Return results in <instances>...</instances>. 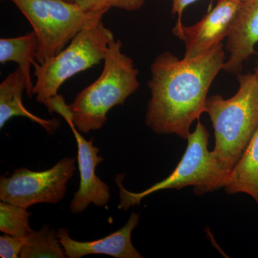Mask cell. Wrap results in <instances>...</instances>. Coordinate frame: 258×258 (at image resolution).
<instances>
[{
  "instance_id": "14",
  "label": "cell",
  "mask_w": 258,
  "mask_h": 258,
  "mask_svg": "<svg viewBox=\"0 0 258 258\" xmlns=\"http://www.w3.org/2000/svg\"><path fill=\"white\" fill-rule=\"evenodd\" d=\"M38 41L35 32L22 36L0 39V63L15 62L23 71L26 81V93L30 98L33 96L34 85L30 74L31 66L36 60Z\"/></svg>"
},
{
  "instance_id": "19",
  "label": "cell",
  "mask_w": 258,
  "mask_h": 258,
  "mask_svg": "<svg viewBox=\"0 0 258 258\" xmlns=\"http://www.w3.org/2000/svg\"><path fill=\"white\" fill-rule=\"evenodd\" d=\"M172 2L171 14L177 15V20L175 26L173 28L172 32H176L182 28V15L184 10L190 5L196 3L198 0H171Z\"/></svg>"
},
{
  "instance_id": "3",
  "label": "cell",
  "mask_w": 258,
  "mask_h": 258,
  "mask_svg": "<svg viewBox=\"0 0 258 258\" xmlns=\"http://www.w3.org/2000/svg\"><path fill=\"white\" fill-rule=\"evenodd\" d=\"M237 79L239 88L233 96L225 99L214 95L206 101L205 112L215 134L212 152L227 178L258 127V76L239 74Z\"/></svg>"
},
{
  "instance_id": "10",
  "label": "cell",
  "mask_w": 258,
  "mask_h": 258,
  "mask_svg": "<svg viewBox=\"0 0 258 258\" xmlns=\"http://www.w3.org/2000/svg\"><path fill=\"white\" fill-rule=\"evenodd\" d=\"M139 214L132 212L128 222L119 230L100 240L80 242L70 237L69 230L59 228L58 237L67 257L81 258L88 254H106L115 258L144 257L132 242V232L138 225Z\"/></svg>"
},
{
  "instance_id": "15",
  "label": "cell",
  "mask_w": 258,
  "mask_h": 258,
  "mask_svg": "<svg viewBox=\"0 0 258 258\" xmlns=\"http://www.w3.org/2000/svg\"><path fill=\"white\" fill-rule=\"evenodd\" d=\"M20 258L67 257L60 243L58 232L49 226L40 230H32L24 237V245Z\"/></svg>"
},
{
  "instance_id": "17",
  "label": "cell",
  "mask_w": 258,
  "mask_h": 258,
  "mask_svg": "<svg viewBox=\"0 0 258 258\" xmlns=\"http://www.w3.org/2000/svg\"><path fill=\"white\" fill-rule=\"evenodd\" d=\"M83 11L106 13L111 8L135 11L143 6L145 0H73Z\"/></svg>"
},
{
  "instance_id": "23",
  "label": "cell",
  "mask_w": 258,
  "mask_h": 258,
  "mask_svg": "<svg viewBox=\"0 0 258 258\" xmlns=\"http://www.w3.org/2000/svg\"><path fill=\"white\" fill-rule=\"evenodd\" d=\"M164 1H167V0H164Z\"/></svg>"
},
{
  "instance_id": "18",
  "label": "cell",
  "mask_w": 258,
  "mask_h": 258,
  "mask_svg": "<svg viewBox=\"0 0 258 258\" xmlns=\"http://www.w3.org/2000/svg\"><path fill=\"white\" fill-rule=\"evenodd\" d=\"M24 245V238L5 234L0 236V257H20Z\"/></svg>"
},
{
  "instance_id": "9",
  "label": "cell",
  "mask_w": 258,
  "mask_h": 258,
  "mask_svg": "<svg viewBox=\"0 0 258 258\" xmlns=\"http://www.w3.org/2000/svg\"><path fill=\"white\" fill-rule=\"evenodd\" d=\"M74 134L78 147V163L80 172L79 189L75 193L70 205L72 213L79 214L87 209L91 204L97 207L108 205L111 198L108 185L96 175L97 166L103 161L98 156L99 149L93 145V139L86 140L80 134L72 120L66 119Z\"/></svg>"
},
{
  "instance_id": "7",
  "label": "cell",
  "mask_w": 258,
  "mask_h": 258,
  "mask_svg": "<svg viewBox=\"0 0 258 258\" xmlns=\"http://www.w3.org/2000/svg\"><path fill=\"white\" fill-rule=\"evenodd\" d=\"M76 159L64 157L47 170L16 169L0 178V200L25 209L37 204H57L67 192L76 170Z\"/></svg>"
},
{
  "instance_id": "5",
  "label": "cell",
  "mask_w": 258,
  "mask_h": 258,
  "mask_svg": "<svg viewBox=\"0 0 258 258\" xmlns=\"http://www.w3.org/2000/svg\"><path fill=\"white\" fill-rule=\"evenodd\" d=\"M208 131L198 120L196 128L188 137L187 147L177 166L170 175L142 192H132L124 189L116 179L120 188L119 208L126 210L139 205L146 197L164 189H180L194 186L198 195L212 192L225 187L227 176L224 174L215 155L208 149Z\"/></svg>"
},
{
  "instance_id": "1",
  "label": "cell",
  "mask_w": 258,
  "mask_h": 258,
  "mask_svg": "<svg viewBox=\"0 0 258 258\" xmlns=\"http://www.w3.org/2000/svg\"><path fill=\"white\" fill-rule=\"evenodd\" d=\"M225 63L222 42L191 58L159 54L151 64L146 124L159 135L187 139L193 122L206 111L209 90Z\"/></svg>"
},
{
  "instance_id": "13",
  "label": "cell",
  "mask_w": 258,
  "mask_h": 258,
  "mask_svg": "<svg viewBox=\"0 0 258 258\" xmlns=\"http://www.w3.org/2000/svg\"><path fill=\"white\" fill-rule=\"evenodd\" d=\"M224 188L228 194H247L258 205V127Z\"/></svg>"
},
{
  "instance_id": "11",
  "label": "cell",
  "mask_w": 258,
  "mask_h": 258,
  "mask_svg": "<svg viewBox=\"0 0 258 258\" xmlns=\"http://www.w3.org/2000/svg\"><path fill=\"white\" fill-rule=\"evenodd\" d=\"M226 49L230 53L223 71L240 74L244 61L255 53L258 43V0H244L241 3L227 37Z\"/></svg>"
},
{
  "instance_id": "16",
  "label": "cell",
  "mask_w": 258,
  "mask_h": 258,
  "mask_svg": "<svg viewBox=\"0 0 258 258\" xmlns=\"http://www.w3.org/2000/svg\"><path fill=\"white\" fill-rule=\"evenodd\" d=\"M31 213L27 209L12 204L0 203V231L3 233L24 238L32 230L29 218Z\"/></svg>"
},
{
  "instance_id": "6",
  "label": "cell",
  "mask_w": 258,
  "mask_h": 258,
  "mask_svg": "<svg viewBox=\"0 0 258 258\" xmlns=\"http://www.w3.org/2000/svg\"><path fill=\"white\" fill-rule=\"evenodd\" d=\"M31 25L38 41L36 61L42 64L63 50L79 32L102 21L105 13L83 11L66 0H9Z\"/></svg>"
},
{
  "instance_id": "12",
  "label": "cell",
  "mask_w": 258,
  "mask_h": 258,
  "mask_svg": "<svg viewBox=\"0 0 258 258\" xmlns=\"http://www.w3.org/2000/svg\"><path fill=\"white\" fill-rule=\"evenodd\" d=\"M26 81L23 71L18 67L0 83V128L13 117H25L41 125L48 133L52 134L60 125L56 118L46 120L34 115L23 103V91Z\"/></svg>"
},
{
  "instance_id": "4",
  "label": "cell",
  "mask_w": 258,
  "mask_h": 258,
  "mask_svg": "<svg viewBox=\"0 0 258 258\" xmlns=\"http://www.w3.org/2000/svg\"><path fill=\"white\" fill-rule=\"evenodd\" d=\"M111 30L103 22L90 25L79 32L64 47L50 60L40 64L33 62V95L37 101L45 105L57 96L60 86L68 79L104 60L108 45L114 40Z\"/></svg>"
},
{
  "instance_id": "22",
  "label": "cell",
  "mask_w": 258,
  "mask_h": 258,
  "mask_svg": "<svg viewBox=\"0 0 258 258\" xmlns=\"http://www.w3.org/2000/svg\"><path fill=\"white\" fill-rule=\"evenodd\" d=\"M238 1L242 2V1H244V0H238Z\"/></svg>"
},
{
  "instance_id": "20",
  "label": "cell",
  "mask_w": 258,
  "mask_h": 258,
  "mask_svg": "<svg viewBox=\"0 0 258 258\" xmlns=\"http://www.w3.org/2000/svg\"><path fill=\"white\" fill-rule=\"evenodd\" d=\"M254 74L257 75V76H258V61L257 63V67H256L255 71H254Z\"/></svg>"
},
{
  "instance_id": "2",
  "label": "cell",
  "mask_w": 258,
  "mask_h": 258,
  "mask_svg": "<svg viewBox=\"0 0 258 258\" xmlns=\"http://www.w3.org/2000/svg\"><path fill=\"white\" fill-rule=\"evenodd\" d=\"M119 39L112 40L107 48L101 76L92 84L78 93L71 104L66 105L62 96L49 101L48 111L69 118L79 132L88 134L103 128L108 111L123 106L139 88V70L133 60L122 52Z\"/></svg>"
},
{
  "instance_id": "21",
  "label": "cell",
  "mask_w": 258,
  "mask_h": 258,
  "mask_svg": "<svg viewBox=\"0 0 258 258\" xmlns=\"http://www.w3.org/2000/svg\"><path fill=\"white\" fill-rule=\"evenodd\" d=\"M66 1H68V2H73V0H66Z\"/></svg>"
},
{
  "instance_id": "8",
  "label": "cell",
  "mask_w": 258,
  "mask_h": 258,
  "mask_svg": "<svg viewBox=\"0 0 258 258\" xmlns=\"http://www.w3.org/2000/svg\"><path fill=\"white\" fill-rule=\"evenodd\" d=\"M242 2L217 0L200 21L190 26L183 25L174 35L185 44V58L197 57L211 50L227 37Z\"/></svg>"
}]
</instances>
